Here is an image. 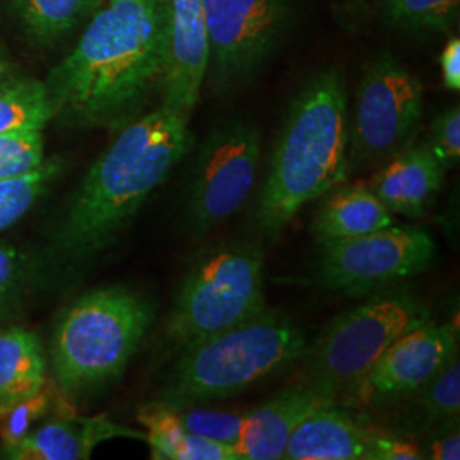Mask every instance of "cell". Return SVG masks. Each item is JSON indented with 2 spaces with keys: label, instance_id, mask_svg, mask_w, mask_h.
Segmentation results:
<instances>
[{
  "label": "cell",
  "instance_id": "cell-23",
  "mask_svg": "<svg viewBox=\"0 0 460 460\" xmlns=\"http://www.w3.org/2000/svg\"><path fill=\"white\" fill-rule=\"evenodd\" d=\"M382 5L399 28L444 33L459 17L460 0H382Z\"/></svg>",
  "mask_w": 460,
  "mask_h": 460
},
{
  "label": "cell",
  "instance_id": "cell-16",
  "mask_svg": "<svg viewBox=\"0 0 460 460\" xmlns=\"http://www.w3.org/2000/svg\"><path fill=\"white\" fill-rule=\"evenodd\" d=\"M116 437L146 440L144 431L121 427L108 416H77L68 412L33 431L16 447L5 450L17 460L89 459L99 444Z\"/></svg>",
  "mask_w": 460,
  "mask_h": 460
},
{
  "label": "cell",
  "instance_id": "cell-1",
  "mask_svg": "<svg viewBox=\"0 0 460 460\" xmlns=\"http://www.w3.org/2000/svg\"><path fill=\"white\" fill-rule=\"evenodd\" d=\"M167 0H110L49 74L55 115L87 128H123L163 91Z\"/></svg>",
  "mask_w": 460,
  "mask_h": 460
},
{
  "label": "cell",
  "instance_id": "cell-9",
  "mask_svg": "<svg viewBox=\"0 0 460 460\" xmlns=\"http://www.w3.org/2000/svg\"><path fill=\"white\" fill-rule=\"evenodd\" d=\"M261 138L254 125L230 119L198 150L186 193V217L201 237L243 210L258 178Z\"/></svg>",
  "mask_w": 460,
  "mask_h": 460
},
{
  "label": "cell",
  "instance_id": "cell-17",
  "mask_svg": "<svg viewBox=\"0 0 460 460\" xmlns=\"http://www.w3.org/2000/svg\"><path fill=\"white\" fill-rule=\"evenodd\" d=\"M444 165L437 161L428 144L410 146L391 157L368 188L393 212L420 217L428 201L442 188Z\"/></svg>",
  "mask_w": 460,
  "mask_h": 460
},
{
  "label": "cell",
  "instance_id": "cell-6",
  "mask_svg": "<svg viewBox=\"0 0 460 460\" xmlns=\"http://www.w3.org/2000/svg\"><path fill=\"white\" fill-rule=\"evenodd\" d=\"M428 321L427 309L408 296H377L340 314L307 346L302 384L334 401L349 397L399 336Z\"/></svg>",
  "mask_w": 460,
  "mask_h": 460
},
{
  "label": "cell",
  "instance_id": "cell-8",
  "mask_svg": "<svg viewBox=\"0 0 460 460\" xmlns=\"http://www.w3.org/2000/svg\"><path fill=\"white\" fill-rule=\"evenodd\" d=\"M423 116V85L391 51L372 57L357 89L348 164L367 167L411 146Z\"/></svg>",
  "mask_w": 460,
  "mask_h": 460
},
{
  "label": "cell",
  "instance_id": "cell-19",
  "mask_svg": "<svg viewBox=\"0 0 460 460\" xmlns=\"http://www.w3.org/2000/svg\"><path fill=\"white\" fill-rule=\"evenodd\" d=\"M138 421L147 428L146 440L152 457L161 460H239L234 447L201 438L186 431L174 412L152 402L138 412Z\"/></svg>",
  "mask_w": 460,
  "mask_h": 460
},
{
  "label": "cell",
  "instance_id": "cell-15",
  "mask_svg": "<svg viewBox=\"0 0 460 460\" xmlns=\"http://www.w3.org/2000/svg\"><path fill=\"white\" fill-rule=\"evenodd\" d=\"M378 437L380 431L365 427L334 401L296 428L283 459L376 460Z\"/></svg>",
  "mask_w": 460,
  "mask_h": 460
},
{
  "label": "cell",
  "instance_id": "cell-30",
  "mask_svg": "<svg viewBox=\"0 0 460 460\" xmlns=\"http://www.w3.org/2000/svg\"><path fill=\"white\" fill-rule=\"evenodd\" d=\"M24 261L14 247L0 246V309L14 298L21 285Z\"/></svg>",
  "mask_w": 460,
  "mask_h": 460
},
{
  "label": "cell",
  "instance_id": "cell-28",
  "mask_svg": "<svg viewBox=\"0 0 460 460\" xmlns=\"http://www.w3.org/2000/svg\"><path fill=\"white\" fill-rule=\"evenodd\" d=\"M41 164V130L0 133V181L19 178Z\"/></svg>",
  "mask_w": 460,
  "mask_h": 460
},
{
  "label": "cell",
  "instance_id": "cell-11",
  "mask_svg": "<svg viewBox=\"0 0 460 460\" xmlns=\"http://www.w3.org/2000/svg\"><path fill=\"white\" fill-rule=\"evenodd\" d=\"M210 45L212 83L218 89L247 81L283 33L288 0H201Z\"/></svg>",
  "mask_w": 460,
  "mask_h": 460
},
{
  "label": "cell",
  "instance_id": "cell-31",
  "mask_svg": "<svg viewBox=\"0 0 460 460\" xmlns=\"http://www.w3.org/2000/svg\"><path fill=\"white\" fill-rule=\"evenodd\" d=\"M444 427L437 428L433 435L428 440L427 450H423V456L433 460H457L460 459V435L454 420H448L442 423Z\"/></svg>",
  "mask_w": 460,
  "mask_h": 460
},
{
  "label": "cell",
  "instance_id": "cell-22",
  "mask_svg": "<svg viewBox=\"0 0 460 460\" xmlns=\"http://www.w3.org/2000/svg\"><path fill=\"white\" fill-rule=\"evenodd\" d=\"M99 4L101 0H14V9L28 33L49 43L77 28Z\"/></svg>",
  "mask_w": 460,
  "mask_h": 460
},
{
  "label": "cell",
  "instance_id": "cell-20",
  "mask_svg": "<svg viewBox=\"0 0 460 460\" xmlns=\"http://www.w3.org/2000/svg\"><path fill=\"white\" fill-rule=\"evenodd\" d=\"M47 378L41 345L22 328L0 331V404L40 391Z\"/></svg>",
  "mask_w": 460,
  "mask_h": 460
},
{
  "label": "cell",
  "instance_id": "cell-21",
  "mask_svg": "<svg viewBox=\"0 0 460 460\" xmlns=\"http://www.w3.org/2000/svg\"><path fill=\"white\" fill-rule=\"evenodd\" d=\"M53 115L47 84L9 77L0 85V133L43 130Z\"/></svg>",
  "mask_w": 460,
  "mask_h": 460
},
{
  "label": "cell",
  "instance_id": "cell-25",
  "mask_svg": "<svg viewBox=\"0 0 460 460\" xmlns=\"http://www.w3.org/2000/svg\"><path fill=\"white\" fill-rule=\"evenodd\" d=\"M51 397L53 389L47 382L33 394L0 404V440L5 450L16 447L33 431L38 421L49 411Z\"/></svg>",
  "mask_w": 460,
  "mask_h": 460
},
{
  "label": "cell",
  "instance_id": "cell-12",
  "mask_svg": "<svg viewBox=\"0 0 460 460\" xmlns=\"http://www.w3.org/2000/svg\"><path fill=\"white\" fill-rule=\"evenodd\" d=\"M456 357V329L428 321L399 336L368 370L349 399L365 404H385L414 394Z\"/></svg>",
  "mask_w": 460,
  "mask_h": 460
},
{
  "label": "cell",
  "instance_id": "cell-26",
  "mask_svg": "<svg viewBox=\"0 0 460 460\" xmlns=\"http://www.w3.org/2000/svg\"><path fill=\"white\" fill-rule=\"evenodd\" d=\"M171 411L174 412L178 423L186 431L198 435L201 438L230 445V447H235L241 438L244 414L208 410V408H203V404L186 406V408L171 410Z\"/></svg>",
  "mask_w": 460,
  "mask_h": 460
},
{
  "label": "cell",
  "instance_id": "cell-14",
  "mask_svg": "<svg viewBox=\"0 0 460 460\" xmlns=\"http://www.w3.org/2000/svg\"><path fill=\"white\" fill-rule=\"evenodd\" d=\"M329 402H334V399L300 384L246 412L241 438L234 447L239 460L283 459L296 428Z\"/></svg>",
  "mask_w": 460,
  "mask_h": 460
},
{
  "label": "cell",
  "instance_id": "cell-13",
  "mask_svg": "<svg viewBox=\"0 0 460 460\" xmlns=\"http://www.w3.org/2000/svg\"><path fill=\"white\" fill-rule=\"evenodd\" d=\"M210 64L201 0H167L163 104L190 116Z\"/></svg>",
  "mask_w": 460,
  "mask_h": 460
},
{
  "label": "cell",
  "instance_id": "cell-33",
  "mask_svg": "<svg viewBox=\"0 0 460 460\" xmlns=\"http://www.w3.org/2000/svg\"><path fill=\"white\" fill-rule=\"evenodd\" d=\"M440 66H442V75L447 89L459 91L460 89V40L452 38L445 45L444 51L440 55Z\"/></svg>",
  "mask_w": 460,
  "mask_h": 460
},
{
  "label": "cell",
  "instance_id": "cell-24",
  "mask_svg": "<svg viewBox=\"0 0 460 460\" xmlns=\"http://www.w3.org/2000/svg\"><path fill=\"white\" fill-rule=\"evenodd\" d=\"M58 169L57 161H49L19 178L0 181V230L14 226L22 215L30 212Z\"/></svg>",
  "mask_w": 460,
  "mask_h": 460
},
{
  "label": "cell",
  "instance_id": "cell-7",
  "mask_svg": "<svg viewBox=\"0 0 460 460\" xmlns=\"http://www.w3.org/2000/svg\"><path fill=\"white\" fill-rule=\"evenodd\" d=\"M263 254L251 244L218 247L203 256L182 281L167 336L182 349L239 326L266 309Z\"/></svg>",
  "mask_w": 460,
  "mask_h": 460
},
{
  "label": "cell",
  "instance_id": "cell-3",
  "mask_svg": "<svg viewBox=\"0 0 460 460\" xmlns=\"http://www.w3.org/2000/svg\"><path fill=\"white\" fill-rule=\"evenodd\" d=\"M348 93L340 70L314 75L294 99L273 148L256 222L275 241L307 203L348 178Z\"/></svg>",
  "mask_w": 460,
  "mask_h": 460
},
{
  "label": "cell",
  "instance_id": "cell-18",
  "mask_svg": "<svg viewBox=\"0 0 460 460\" xmlns=\"http://www.w3.org/2000/svg\"><path fill=\"white\" fill-rule=\"evenodd\" d=\"M394 224L393 212L376 197L368 184H349L336 190L315 215L313 232L324 246L362 237Z\"/></svg>",
  "mask_w": 460,
  "mask_h": 460
},
{
  "label": "cell",
  "instance_id": "cell-29",
  "mask_svg": "<svg viewBox=\"0 0 460 460\" xmlns=\"http://www.w3.org/2000/svg\"><path fill=\"white\" fill-rule=\"evenodd\" d=\"M428 147L444 169L457 165L460 159L459 106L448 108L433 121Z\"/></svg>",
  "mask_w": 460,
  "mask_h": 460
},
{
  "label": "cell",
  "instance_id": "cell-2",
  "mask_svg": "<svg viewBox=\"0 0 460 460\" xmlns=\"http://www.w3.org/2000/svg\"><path fill=\"white\" fill-rule=\"evenodd\" d=\"M190 116L164 104L127 123L85 174L55 235L66 264H85L111 246L147 198L195 146Z\"/></svg>",
  "mask_w": 460,
  "mask_h": 460
},
{
  "label": "cell",
  "instance_id": "cell-10",
  "mask_svg": "<svg viewBox=\"0 0 460 460\" xmlns=\"http://www.w3.org/2000/svg\"><path fill=\"white\" fill-rule=\"evenodd\" d=\"M321 247L323 283L349 296L412 279L429 268L437 256L435 241L428 232L394 226Z\"/></svg>",
  "mask_w": 460,
  "mask_h": 460
},
{
  "label": "cell",
  "instance_id": "cell-27",
  "mask_svg": "<svg viewBox=\"0 0 460 460\" xmlns=\"http://www.w3.org/2000/svg\"><path fill=\"white\" fill-rule=\"evenodd\" d=\"M414 394L431 421L456 420L460 411V367L457 357Z\"/></svg>",
  "mask_w": 460,
  "mask_h": 460
},
{
  "label": "cell",
  "instance_id": "cell-5",
  "mask_svg": "<svg viewBox=\"0 0 460 460\" xmlns=\"http://www.w3.org/2000/svg\"><path fill=\"white\" fill-rule=\"evenodd\" d=\"M154 321V305L125 287L89 292L53 332L51 367L70 394L96 391L123 374Z\"/></svg>",
  "mask_w": 460,
  "mask_h": 460
},
{
  "label": "cell",
  "instance_id": "cell-4",
  "mask_svg": "<svg viewBox=\"0 0 460 460\" xmlns=\"http://www.w3.org/2000/svg\"><path fill=\"white\" fill-rule=\"evenodd\" d=\"M305 351L304 331L266 307L239 326L180 349L155 402L180 410L239 394L290 368Z\"/></svg>",
  "mask_w": 460,
  "mask_h": 460
},
{
  "label": "cell",
  "instance_id": "cell-32",
  "mask_svg": "<svg viewBox=\"0 0 460 460\" xmlns=\"http://www.w3.org/2000/svg\"><path fill=\"white\" fill-rule=\"evenodd\" d=\"M425 459L421 448L408 440H399L393 435L380 433L376 460H418Z\"/></svg>",
  "mask_w": 460,
  "mask_h": 460
},
{
  "label": "cell",
  "instance_id": "cell-34",
  "mask_svg": "<svg viewBox=\"0 0 460 460\" xmlns=\"http://www.w3.org/2000/svg\"><path fill=\"white\" fill-rule=\"evenodd\" d=\"M9 79V62L5 55L0 51V85Z\"/></svg>",
  "mask_w": 460,
  "mask_h": 460
}]
</instances>
